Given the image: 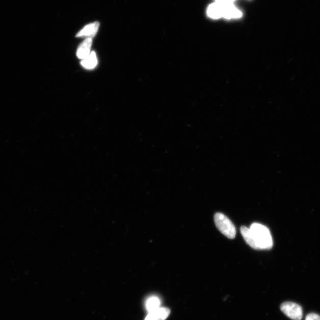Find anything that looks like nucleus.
<instances>
[{
	"mask_svg": "<svg viewBox=\"0 0 320 320\" xmlns=\"http://www.w3.org/2000/svg\"><path fill=\"white\" fill-rule=\"evenodd\" d=\"M254 240L256 243L257 250H268L273 246V239L269 229L264 225L254 223L250 228Z\"/></svg>",
	"mask_w": 320,
	"mask_h": 320,
	"instance_id": "f257e3e1",
	"label": "nucleus"
},
{
	"mask_svg": "<svg viewBox=\"0 0 320 320\" xmlns=\"http://www.w3.org/2000/svg\"><path fill=\"white\" fill-rule=\"evenodd\" d=\"M215 223L218 230L230 239H234L236 235V229L232 222L222 213H217L214 216Z\"/></svg>",
	"mask_w": 320,
	"mask_h": 320,
	"instance_id": "f03ea898",
	"label": "nucleus"
},
{
	"mask_svg": "<svg viewBox=\"0 0 320 320\" xmlns=\"http://www.w3.org/2000/svg\"><path fill=\"white\" fill-rule=\"evenodd\" d=\"M281 311L287 317L293 320H301L303 318V308L296 303L285 302L281 306Z\"/></svg>",
	"mask_w": 320,
	"mask_h": 320,
	"instance_id": "7ed1b4c3",
	"label": "nucleus"
},
{
	"mask_svg": "<svg viewBox=\"0 0 320 320\" xmlns=\"http://www.w3.org/2000/svg\"><path fill=\"white\" fill-rule=\"evenodd\" d=\"M220 3L221 5L222 14L224 19L228 20L239 19L242 17V12L234 5L233 3Z\"/></svg>",
	"mask_w": 320,
	"mask_h": 320,
	"instance_id": "20e7f679",
	"label": "nucleus"
},
{
	"mask_svg": "<svg viewBox=\"0 0 320 320\" xmlns=\"http://www.w3.org/2000/svg\"><path fill=\"white\" fill-rule=\"evenodd\" d=\"M170 313L169 308L159 307L155 310L149 312L145 320H166Z\"/></svg>",
	"mask_w": 320,
	"mask_h": 320,
	"instance_id": "39448f33",
	"label": "nucleus"
},
{
	"mask_svg": "<svg viewBox=\"0 0 320 320\" xmlns=\"http://www.w3.org/2000/svg\"><path fill=\"white\" fill-rule=\"evenodd\" d=\"M92 42V38H87L80 44L77 52V56L79 59L84 60L89 56Z\"/></svg>",
	"mask_w": 320,
	"mask_h": 320,
	"instance_id": "423d86ee",
	"label": "nucleus"
},
{
	"mask_svg": "<svg viewBox=\"0 0 320 320\" xmlns=\"http://www.w3.org/2000/svg\"><path fill=\"white\" fill-rule=\"evenodd\" d=\"M99 25V22H94L87 25L81 31L78 33L76 36L77 37H85L86 36V37L92 38V36H95L97 34Z\"/></svg>",
	"mask_w": 320,
	"mask_h": 320,
	"instance_id": "0eeeda50",
	"label": "nucleus"
},
{
	"mask_svg": "<svg viewBox=\"0 0 320 320\" xmlns=\"http://www.w3.org/2000/svg\"><path fill=\"white\" fill-rule=\"evenodd\" d=\"M207 14L212 19H219L223 17L221 4L216 2L209 5L208 10H207Z\"/></svg>",
	"mask_w": 320,
	"mask_h": 320,
	"instance_id": "6e6552de",
	"label": "nucleus"
},
{
	"mask_svg": "<svg viewBox=\"0 0 320 320\" xmlns=\"http://www.w3.org/2000/svg\"><path fill=\"white\" fill-rule=\"evenodd\" d=\"M241 233L244 239H245L246 242L251 247H252L253 249L257 250L255 240H254L252 232L251 231L250 228H247L245 226L242 227Z\"/></svg>",
	"mask_w": 320,
	"mask_h": 320,
	"instance_id": "1a4fd4ad",
	"label": "nucleus"
},
{
	"mask_svg": "<svg viewBox=\"0 0 320 320\" xmlns=\"http://www.w3.org/2000/svg\"><path fill=\"white\" fill-rule=\"evenodd\" d=\"M97 64V57L96 53L94 52L90 53L89 56L85 58V59L83 60L82 62L83 67L87 69H89V70L95 68Z\"/></svg>",
	"mask_w": 320,
	"mask_h": 320,
	"instance_id": "9d476101",
	"label": "nucleus"
},
{
	"mask_svg": "<svg viewBox=\"0 0 320 320\" xmlns=\"http://www.w3.org/2000/svg\"><path fill=\"white\" fill-rule=\"evenodd\" d=\"M160 304H161V301H160L159 298L152 296L148 298L146 303H145V307H146L148 312H150L160 307Z\"/></svg>",
	"mask_w": 320,
	"mask_h": 320,
	"instance_id": "9b49d317",
	"label": "nucleus"
},
{
	"mask_svg": "<svg viewBox=\"0 0 320 320\" xmlns=\"http://www.w3.org/2000/svg\"><path fill=\"white\" fill-rule=\"evenodd\" d=\"M305 320H320V315L315 313H310L307 315Z\"/></svg>",
	"mask_w": 320,
	"mask_h": 320,
	"instance_id": "f8f14e48",
	"label": "nucleus"
},
{
	"mask_svg": "<svg viewBox=\"0 0 320 320\" xmlns=\"http://www.w3.org/2000/svg\"><path fill=\"white\" fill-rule=\"evenodd\" d=\"M216 1L221 3H233L235 0H216Z\"/></svg>",
	"mask_w": 320,
	"mask_h": 320,
	"instance_id": "ddd939ff",
	"label": "nucleus"
}]
</instances>
